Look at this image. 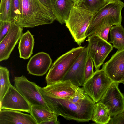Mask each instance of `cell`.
Instances as JSON below:
<instances>
[{
	"label": "cell",
	"mask_w": 124,
	"mask_h": 124,
	"mask_svg": "<svg viewBox=\"0 0 124 124\" xmlns=\"http://www.w3.org/2000/svg\"><path fill=\"white\" fill-rule=\"evenodd\" d=\"M45 101L51 110L57 116L67 120L78 122L91 120L95 102L87 95L82 102L75 103L69 99L53 97L47 94L42 88L37 85Z\"/></svg>",
	"instance_id": "6da1fadb"
},
{
	"label": "cell",
	"mask_w": 124,
	"mask_h": 124,
	"mask_svg": "<svg viewBox=\"0 0 124 124\" xmlns=\"http://www.w3.org/2000/svg\"><path fill=\"white\" fill-rule=\"evenodd\" d=\"M20 12L14 22L23 28L51 24L56 19L51 9L39 0H20Z\"/></svg>",
	"instance_id": "7a4b0ae2"
},
{
	"label": "cell",
	"mask_w": 124,
	"mask_h": 124,
	"mask_svg": "<svg viewBox=\"0 0 124 124\" xmlns=\"http://www.w3.org/2000/svg\"><path fill=\"white\" fill-rule=\"evenodd\" d=\"M124 3L120 0L108 2L93 15L86 31L87 37L96 34L103 28L121 24Z\"/></svg>",
	"instance_id": "3957f363"
},
{
	"label": "cell",
	"mask_w": 124,
	"mask_h": 124,
	"mask_svg": "<svg viewBox=\"0 0 124 124\" xmlns=\"http://www.w3.org/2000/svg\"><path fill=\"white\" fill-rule=\"evenodd\" d=\"M94 14L82 4H74L65 22L74 41L80 46L87 37L86 31Z\"/></svg>",
	"instance_id": "277c9868"
},
{
	"label": "cell",
	"mask_w": 124,
	"mask_h": 124,
	"mask_svg": "<svg viewBox=\"0 0 124 124\" xmlns=\"http://www.w3.org/2000/svg\"><path fill=\"white\" fill-rule=\"evenodd\" d=\"M74 48L60 56L53 62L45 78L47 85L62 80L85 48Z\"/></svg>",
	"instance_id": "5b68a950"
},
{
	"label": "cell",
	"mask_w": 124,
	"mask_h": 124,
	"mask_svg": "<svg viewBox=\"0 0 124 124\" xmlns=\"http://www.w3.org/2000/svg\"><path fill=\"white\" fill-rule=\"evenodd\" d=\"M113 82L101 69L95 71L82 86L87 94L96 103L101 100Z\"/></svg>",
	"instance_id": "8992f818"
},
{
	"label": "cell",
	"mask_w": 124,
	"mask_h": 124,
	"mask_svg": "<svg viewBox=\"0 0 124 124\" xmlns=\"http://www.w3.org/2000/svg\"><path fill=\"white\" fill-rule=\"evenodd\" d=\"M14 81V86L31 106L40 105L51 111L35 83L29 81L23 75L15 77Z\"/></svg>",
	"instance_id": "52a82bcc"
},
{
	"label": "cell",
	"mask_w": 124,
	"mask_h": 124,
	"mask_svg": "<svg viewBox=\"0 0 124 124\" xmlns=\"http://www.w3.org/2000/svg\"><path fill=\"white\" fill-rule=\"evenodd\" d=\"M87 37L88 55L93 61L96 71L99 70L103 64L113 47L109 42L97 35L93 34Z\"/></svg>",
	"instance_id": "ba28073f"
},
{
	"label": "cell",
	"mask_w": 124,
	"mask_h": 124,
	"mask_svg": "<svg viewBox=\"0 0 124 124\" xmlns=\"http://www.w3.org/2000/svg\"><path fill=\"white\" fill-rule=\"evenodd\" d=\"M0 110L6 109L31 113V105L14 86L10 85L0 101Z\"/></svg>",
	"instance_id": "9c48e42d"
},
{
	"label": "cell",
	"mask_w": 124,
	"mask_h": 124,
	"mask_svg": "<svg viewBox=\"0 0 124 124\" xmlns=\"http://www.w3.org/2000/svg\"><path fill=\"white\" fill-rule=\"evenodd\" d=\"M102 69L113 82L124 83V49L118 50Z\"/></svg>",
	"instance_id": "30bf717a"
},
{
	"label": "cell",
	"mask_w": 124,
	"mask_h": 124,
	"mask_svg": "<svg viewBox=\"0 0 124 124\" xmlns=\"http://www.w3.org/2000/svg\"><path fill=\"white\" fill-rule=\"evenodd\" d=\"M119 84L113 82L99 102L108 108L111 117L124 112V96L119 88Z\"/></svg>",
	"instance_id": "8fae6325"
},
{
	"label": "cell",
	"mask_w": 124,
	"mask_h": 124,
	"mask_svg": "<svg viewBox=\"0 0 124 124\" xmlns=\"http://www.w3.org/2000/svg\"><path fill=\"white\" fill-rule=\"evenodd\" d=\"M23 28L11 22L9 30L0 42V62L8 59L23 34Z\"/></svg>",
	"instance_id": "7c38bea8"
},
{
	"label": "cell",
	"mask_w": 124,
	"mask_h": 124,
	"mask_svg": "<svg viewBox=\"0 0 124 124\" xmlns=\"http://www.w3.org/2000/svg\"><path fill=\"white\" fill-rule=\"evenodd\" d=\"M88 56V47H85L71 66L62 80H69L74 85L79 87L84 83V70Z\"/></svg>",
	"instance_id": "4fadbf2b"
},
{
	"label": "cell",
	"mask_w": 124,
	"mask_h": 124,
	"mask_svg": "<svg viewBox=\"0 0 124 124\" xmlns=\"http://www.w3.org/2000/svg\"><path fill=\"white\" fill-rule=\"evenodd\" d=\"M69 80H62L42 87L45 92L51 96L70 99L74 95L78 87Z\"/></svg>",
	"instance_id": "5bb4252c"
},
{
	"label": "cell",
	"mask_w": 124,
	"mask_h": 124,
	"mask_svg": "<svg viewBox=\"0 0 124 124\" xmlns=\"http://www.w3.org/2000/svg\"><path fill=\"white\" fill-rule=\"evenodd\" d=\"M52 60L47 53L41 52L32 56L27 65L29 73L37 76H42L46 74L50 68Z\"/></svg>",
	"instance_id": "9a60e30c"
},
{
	"label": "cell",
	"mask_w": 124,
	"mask_h": 124,
	"mask_svg": "<svg viewBox=\"0 0 124 124\" xmlns=\"http://www.w3.org/2000/svg\"><path fill=\"white\" fill-rule=\"evenodd\" d=\"M0 124H37L32 116L19 111L0 110Z\"/></svg>",
	"instance_id": "2e32d148"
},
{
	"label": "cell",
	"mask_w": 124,
	"mask_h": 124,
	"mask_svg": "<svg viewBox=\"0 0 124 124\" xmlns=\"http://www.w3.org/2000/svg\"><path fill=\"white\" fill-rule=\"evenodd\" d=\"M74 4L71 0H51L50 8L56 20L63 24L67 20Z\"/></svg>",
	"instance_id": "e0dca14e"
},
{
	"label": "cell",
	"mask_w": 124,
	"mask_h": 124,
	"mask_svg": "<svg viewBox=\"0 0 124 124\" xmlns=\"http://www.w3.org/2000/svg\"><path fill=\"white\" fill-rule=\"evenodd\" d=\"M34 42L33 36L29 30L22 34L18 46L20 58L27 59L31 56L33 53Z\"/></svg>",
	"instance_id": "ac0fdd59"
},
{
	"label": "cell",
	"mask_w": 124,
	"mask_h": 124,
	"mask_svg": "<svg viewBox=\"0 0 124 124\" xmlns=\"http://www.w3.org/2000/svg\"><path fill=\"white\" fill-rule=\"evenodd\" d=\"M111 117L108 108L106 106L100 102L95 103L91 120L97 124H107Z\"/></svg>",
	"instance_id": "d6986e66"
},
{
	"label": "cell",
	"mask_w": 124,
	"mask_h": 124,
	"mask_svg": "<svg viewBox=\"0 0 124 124\" xmlns=\"http://www.w3.org/2000/svg\"><path fill=\"white\" fill-rule=\"evenodd\" d=\"M31 110L30 114L34 118L37 124H42L57 115L54 112L40 105L31 106Z\"/></svg>",
	"instance_id": "ffe728a7"
},
{
	"label": "cell",
	"mask_w": 124,
	"mask_h": 124,
	"mask_svg": "<svg viewBox=\"0 0 124 124\" xmlns=\"http://www.w3.org/2000/svg\"><path fill=\"white\" fill-rule=\"evenodd\" d=\"M110 43L118 50L124 49V29L121 24L112 26L110 31Z\"/></svg>",
	"instance_id": "44dd1931"
},
{
	"label": "cell",
	"mask_w": 124,
	"mask_h": 124,
	"mask_svg": "<svg viewBox=\"0 0 124 124\" xmlns=\"http://www.w3.org/2000/svg\"><path fill=\"white\" fill-rule=\"evenodd\" d=\"M0 101L11 85L9 79V71L6 67L0 66Z\"/></svg>",
	"instance_id": "7402d4cb"
},
{
	"label": "cell",
	"mask_w": 124,
	"mask_h": 124,
	"mask_svg": "<svg viewBox=\"0 0 124 124\" xmlns=\"http://www.w3.org/2000/svg\"><path fill=\"white\" fill-rule=\"evenodd\" d=\"M12 0H1L0 4V21L12 22Z\"/></svg>",
	"instance_id": "603a6c76"
},
{
	"label": "cell",
	"mask_w": 124,
	"mask_h": 124,
	"mask_svg": "<svg viewBox=\"0 0 124 124\" xmlns=\"http://www.w3.org/2000/svg\"><path fill=\"white\" fill-rule=\"evenodd\" d=\"M108 2L106 0H83L82 4L94 14Z\"/></svg>",
	"instance_id": "cb8c5ba5"
},
{
	"label": "cell",
	"mask_w": 124,
	"mask_h": 124,
	"mask_svg": "<svg viewBox=\"0 0 124 124\" xmlns=\"http://www.w3.org/2000/svg\"><path fill=\"white\" fill-rule=\"evenodd\" d=\"M94 66L93 61L88 55L85 66L84 74V83L93 74L94 72L93 70Z\"/></svg>",
	"instance_id": "d4e9b609"
},
{
	"label": "cell",
	"mask_w": 124,
	"mask_h": 124,
	"mask_svg": "<svg viewBox=\"0 0 124 124\" xmlns=\"http://www.w3.org/2000/svg\"><path fill=\"white\" fill-rule=\"evenodd\" d=\"M87 95L83 88L78 86L74 95L69 99L74 103H79L84 101Z\"/></svg>",
	"instance_id": "484cf974"
},
{
	"label": "cell",
	"mask_w": 124,
	"mask_h": 124,
	"mask_svg": "<svg viewBox=\"0 0 124 124\" xmlns=\"http://www.w3.org/2000/svg\"><path fill=\"white\" fill-rule=\"evenodd\" d=\"M11 22L9 21H0V42L8 32Z\"/></svg>",
	"instance_id": "4316f807"
},
{
	"label": "cell",
	"mask_w": 124,
	"mask_h": 124,
	"mask_svg": "<svg viewBox=\"0 0 124 124\" xmlns=\"http://www.w3.org/2000/svg\"><path fill=\"white\" fill-rule=\"evenodd\" d=\"M12 22H15L20 14V0H12Z\"/></svg>",
	"instance_id": "83f0119b"
},
{
	"label": "cell",
	"mask_w": 124,
	"mask_h": 124,
	"mask_svg": "<svg viewBox=\"0 0 124 124\" xmlns=\"http://www.w3.org/2000/svg\"><path fill=\"white\" fill-rule=\"evenodd\" d=\"M124 124V112L111 117L108 124Z\"/></svg>",
	"instance_id": "f1b7e54d"
},
{
	"label": "cell",
	"mask_w": 124,
	"mask_h": 124,
	"mask_svg": "<svg viewBox=\"0 0 124 124\" xmlns=\"http://www.w3.org/2000/svg\"><path fill=\"white\" fill-rule=\"evenodd\" d=\"M112 26H107L103 28L96 35H98L104 40L108 41L109 33Z\"/></svg>",
	"instance_id": "f546056e"
},
{
	"label": "cell",
	"mask_w": 124,
	"mask_h": 124,
	"mask_svg": "<svg viewBox=\"0 0 124 124\" xmlns=\"http://www.w3.org/2000/svg\"><path fill=\"white\" fill-rule=\"evenodd\" d=\"M58 116H56L53 118L43 123L42 124H59L60 123L58 120Z\"/></svg>",
	"instance_id": "4dcf8cb0"
},
{
	"label": "cell",
	"mask_w": 124,
	"mask_h": 124,
	"mask_svg": "<svg viewBox=\"0 0 124 124\" xmlns=\"http://www.w3.org/2000/svg\"><path fill=\"white\" fill-rule=\"evenodd\" d=\"M45 6L50 8L51 0H39Z\"/></svg>",
	"instance_id": "1f68e13d"
},
{
	"label": "cell",
	"mask_w": 124,
	"mask_h": 124,
	"mask_svg": "<svg viewBox=\"0 0 124 124\" xmlns=\"http://www.w3.org/2000/svg\"><path fill=\"white\" fill-rule=\"evenodd\" d=\"M74 3V4L79 5L83 3V0H71Z\"/></svg>",
	"instance_id": "d6a6232c"
},
{
	"label": "cell",
	"mask_w": 124,
	"mask_h": 124,
	"mask_svg": "<svg viewBox=\"0 0 124 124\" xmlns=\"http://www.w3.org/2000/svg\"><path fill=\"white\" fill-rule=\"evenodd\" d=\"M108 2H111L113 1H115L116 0H106Z\"/></svg>",
	"instance_id": "836d02e7"
}]
</instances>
